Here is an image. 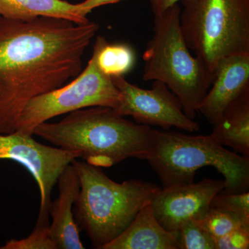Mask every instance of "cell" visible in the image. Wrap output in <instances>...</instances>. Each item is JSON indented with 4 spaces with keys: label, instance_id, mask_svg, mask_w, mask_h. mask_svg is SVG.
Returning a JSON list of instances; mask_svg holds the SVG:
<instances>
[{
    "label": "cell",
    "instance_id": "e0dca14e",
    "mask_svg": "<svg viewBox=\"0 0 249 249\" xmlns=\"http://www.w3.org/2000/svg\"><path fill=\"white\" fill-rule=\"evenodd\" d=\"M196 221L214 238L221 237L238 228L249 227V223L243 222L232 214L211 206L204 217Z\"/></svg>",
    "mask_w": 249,
    "mask_h": 249
},
{
    "label": "cell",
    "instance_id": "9c48e42d",
    "mask_svg": "<svg viewBox=\"0 0 249 249\" xmlns=\"http://www.w3.org/2000/svg\"><path fill=\"white\" fill-rule=\"evenodd\" d=\"M119 90L121 101L114 110L122 116H129L137 124L160 126L165 131L175 127L193 132L199 125L183 111L182 105L175 93L159 80H155L151 89L139 88L129 83L124 76L111 77Z\"/></svg>",
    "mask_w": 249,
    "mask_h": 249
},
{
    "label": "cell",
    "instance_id": "9a60e30c",
    "mask_svg": "<svg viewBox=\"0 0 249 249\" xmlns=\"http://www.w3.org/2000/svg\"><path fill=\"white\" fill-rule=\"evenodd\" d=\"M211 137L249 158V91L232 103L213 126Z\"/></svg>",
    "mask_w": 249,
    "mask_h": 249
},
{
    "label": "cell",
    "instance_id": "603a6c76",
    "mask_svg": "<svg viewBox=\"0 0 249 249\" xmlns=\"http://www.w3.org/2000/svg\"><path fill=\"white\" fill-rule=\"evenodd\" d=\"M186 1V0H150L152 13L154 15L160 14L178 1Z\"/></svg>",
    "mask_w": 249,
    "mask_h": 249
},
{
    "label": "cell",
    "instance_id": "5b68a950",
    "mask_svg": "<svg viewBox=\"0 0 249 249\" xmlns=\"http://www.w3.org/2000/svg\"><path fill=\"white\" fill-rule=\"evenodd\" d=\"M147 160L163 188L194 183L197 170L212 166L224 178V193L249 190V157L229 151L211 134L191 136L155 129L153 147Z\"/></svg>",
    "mask_w": 249,
    "mask_h": 249
},
{
    "label": "cell",
    "instance_id": "8992f818",
    "mask_svg": "<svg viewBox=\"0 0 249 249\" xmlns=\"http://www.w3.org/2000/svg\"><path fill=\"white\" fill-rule=\"evenodd\" d=\"M180 24L186 45L208 70L222 59L249 53V0H186Z\"/></svg>",
    "mask_w": 249,
    "mask_h": 249
},
{
    "label": "cell",
    "instance_id": "d6986e66",
    "mask_svg": "<svg viewBox=\"0 0 249 249\" xmlns=\"http://www.w3.org/2000/svg\"><path fill=\"white\" fill-rule=\"evenodd\" d=\"M211 207L221 210L249 223V193H227L220 192L213 198Z\"/></svg>",
    "mask_w": 249,
    "mask_h": 249
},
{
    "label": "cell",
    "instance_id": "5bb4252c",
    "mask_svg": "<svg viewBox=\"0 0 249 249\" xmlns=\"http://www.w3.org/2000/svg\"><path fill=\"white\" fill-rule=\"evenodd\" d=\"M88 14L79 4L65 0H0V17L29 19L37 17H53L76 23L89 22Z\"/></svg>",
    "mask_w": 249,
    "mask_h": 249
},
{
    "label": "cell",
    "instance_id": "7402d4cb",
    "mask_svg": "<svg viewBox=\"0 0 249 249\" xmlns=\"http://www.w3.org/2000/svg\"><path fill=\"white\" fill-rule=\"evenodd\" d=\"M121 0H85L79 5L82 9L84 10L87 14H89L93 9L104 5L115 4Z\"/></svg>",
    "mask_w": 249,
    "mask_h": 249
},
{
    "label": "cell",
    "instance_id": "ffe728a7",
    "mask_svg": "<svg viewBox=\"0 0 249 249\" xmlns=\"http://www.w3.org/2000/svg\"><path fill=\"white\" fill-rule=\"evenodd\" d=\"M1 249H58L49 227H35L30 235L22 240L8 241Z\"/></svg>",
    "mask_w": 249,
    "mask_h": 249
},
{
    "label": "cell",
    "instance_id": "ba28073f",
    "mask_svg": "<svg viewBox=\"0 0 249 249\" xmlns=\"http://www.w3.org/2000/svg\"><path fill=\"white\" fill-rule=\"evenodd\" d=\"M80 153L43 145L19 132L0 134V160L23 165L34 177L40 193V207L36 227H49L51 196L59 177Z\"/></svg>",
    "mask_w": 249,
    "mask_h": 249
},
{
    "label": "cell",
    "instance_id": "2e32d148",
    "mask_svg": "<svg viewBox=\"0 0 249 249\" xmlns=\"http://www.w3.org/2000/svg\"><path fill=\"white\" fill-rule=\"evenodd\" d=\"M93 55L100 70L110 77L124 76L132 70L135 62L132 47L125 44L111 45L101 36L96 38Z\"/></svg>",
    "mask_w": 249,
    "mask_h": 249
},
{
    "label": "cell",
    "instance_id": "44dd1931",
    "mask_svg": "<svg viewBox=\"0 0 249 249\" xmlns=\"http://www.w3.org/2000/svg\"><path fill=\"white\" fill-rule=\"evenodd\" d=\"M214 239L216 249H248L249 227L238 228Z\"/></svg>",
    "mask_w": 249,
    "mask_h": 249
},
{
    "label": "cell",
    "instance_id": "52a82bcc",
    "mask_svg": "<svg viewBox=\"0 0 249 249\" xmlns=\"http://www.w3.org/2000/svg\"><path fill=\"white\" fill-rule=\"evenodd\" d=\"M120 101V91L111 77L100 70L92 54L84 71L71 83L36 96L27 103L16 132L33 135L38 124L55 116L96 106L115 109Z\"/></svg>",
    "mask_w": 249,
    "mask_h": 249
},
{
    "label": "cell",
    "instance_id": "4fadbf2b",
    "mask_svg": "<svg viewBox=\"0 0 249 249\" xmlns=\"http://www.w3.org/2000/svg\"><path fill=\"white\" fill-rule=\"evenodd\" d=\"M102 249H180V246L178 234L160 225L149 203L120 235Z\"/></svg>",
    "mask_w": 249,
    "mask_h": 249
},
{
    "label": "cell",
    "instance_id": "6da1fadb",
    "mask_svg": "<svg viewBox=\"0 0 249 249\" xmlns=\"http://www.w3.org/2000/svg\"><path fill=\"white\" fill-rule=\"evenodd\" d=\"M99 26L53 17H0V134L14 133L27 103L64 86L83 68Z\"/></svg>",
    "mask_w": 249,
    "mask_h": 249
},
{
    "label": "cell",
    "instance_id": "ac0fdd59",
    "mask_svg": "<svg viewBox=\"0 0 249 249\" xmlns=\"http://www.w3.org/2000/svg\"><path fill=\"white\" fill-rule=\"evenodd\" d=\"M178 240L180 249H216L214 237L194 219L181 225Z\"/></svg>",
    "mask_w": 249,
    "mask_h": 249
},
{
    "label": "cell",
    "instance_id": "30bf717a",
    "mask_svg": "<svg viewBox=\"0 0 249 249\" xmlns=\"http://www.w3.org/2000/svg\"><path fill=\"white\" fill-rule=\"evenodd\" d=\"M225 188V180L211 178L198 183L175 185L157 192L150 206L160 225L168 231L178 234L186 221L204 217L213 198Z\"/></svg>",
    "mask_w": 249,
    "mask_h": 249
},
{
    "label": "cell",
    "instance_id": "3957f363",
    "mask_svg": "<svg viewBox=\"0 0 249 249\" xmlns=\"http://www.w3.org/2000/svg\"><path fill=\"white\" fill-rule=\"evenodd\" d=\"M80 181L75 221L93 248L103 247L124 231L160 189L155 183L132 179L117 183L101 168L73 160Z\"/></svg>",
    "mask_w": 249,
    "mask_h": 249
},
{
    "label": "cell",
    "instance_id": "7a4b0ae2",
    "mask_svg": "<svg viewBox=\"0 0 249 249\" xmlns=\"http://www.w3.org/2000/svg\"><path fill=\"white\" fill-rule=\"evenodd\" d=\"M113 108L96 106L69 113L60 122L42 123L34 134L55 146L80 153L90 165L109 168L129 158L147 160L155 129L126 120Z\"/></svg>",
    "mask_w": 249,
    "mask_h": 249
},
{
    "label": "cell",
    "instance_id": "8fae6325",
    "mask_svg": "<svg viewBox=\"0 0 249 249\" xmlns=\"http://www.w3.org/2000/svg\"><path fill=\"white\" fill-rule=\"evenodd\" d=\"M249 91V53L222 59L214 71L213 81L198 112L215 125L232 103Z\"/></svg>",
    "mask_w": 249,
    "mask_h": 249
},
{
    "label": "cell",
    "instance_id": "7c38bea8",
    "mask_svg": "<svg viewBox=\"0 0 249 249\" xmlns=\"http://www.w3.org/2000/svg\"><path fill=\"white\" fill-rule=\"evenodd\" d=\"M58 198L51 203L49 214L52 222L49 230L58 249H83L79 228L73 217V204L78 200L80 181L73 164L67 165L58 179Z\"/></svg>",
    "mask_w": 249,
    "mask_h": 249
},
{
    "label": "cell",
    "instance_id": "277c9868",
    "mask_svg": "<svg viewBox=\"0 0 249 249\" xmlns=\"http://www.w3.org/2000/svg\"><path fill=\"white\" fill-rule=\"evenodd\" d=\"M181 11L175 4L155 15L154 36L142 55V80L164 83L179 99L186 115L194 120L214 75L192 55L181 31Z\"/></svg>",
    "mask_w": 249,
    "mask_h": 249
}]
</instances>
